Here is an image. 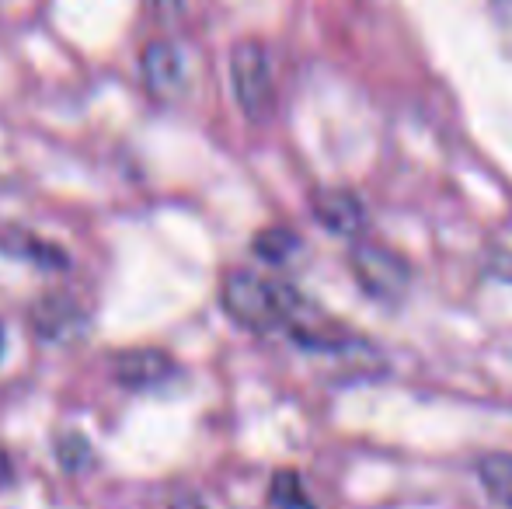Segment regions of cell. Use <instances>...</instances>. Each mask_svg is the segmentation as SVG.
Returning <instances> with one entry per match:
<instances>
[{
	"label": "cell",
	"instance_id": "4fadbf2b",
	"mask_svg": "<svg viewBox=\"0 0 512 509\" xmlns=\"http://www.w3.org/2000/svg\"><path fill=\"white\" fill-rule=\"evenodd\" d=\"M154 11H157V18H161L164 25H175V21L182 18V11H185V0H154Z\"/></svg>",
	"mask_w": 512,
	"mask_h": 509
},
{
	"label": "cell",
	"instance_id": "277c9868",
	"mask_svg": "<svg viewBox=\"0 0 512 509\" xmlns=\"http://www.w3.org/2000/svg\"><path fill=\"white\" fill-rule=\"evenodd\" d=\"M28 325L49 346H74L88 335V314L74 297L63 293H46L28 311Z\"/></svg>",
	"mask_w": 512,
	"mask_h": 509
},
{
	"label": "cell",
	"instance_id": "8fae6325",
	"mask_svg": "<svg viewBox=\"0 0 512 509\" xmlns=\"http://www.w3.org/2000/svg\"><path fill=\"white\" fill-rule=\"evenodd\" d=\"M269 503H272V509H317L314 499L307 496L297 471H279V475L272 478Z\"/></svg>",
	"mask_w": 512,
	"mask_h": 509
},
{
	"label": "cell",
	"instance_id": "52a82bcc",
	"mask_svg": "<svg viewBox=\"0 0 512 509\" xmlns=\"http://www.w3.org/2000/svg\"><path fill=\"white\" fill-rule=\"evenodd\" d=\"M112 374L122 387L143 391V387H157L168 381L175 374V360L164 349H126V353L115 356Z\"/></svg>",
	"mask_w": 512,
	"mask_h": 509
},
{
	"label": "cell",
	"instance_id": "5bb4252c",
	"mask_svg": "<svg viewBox=\"0 0 512 509\" xmlns=\"http://www.w3.org/2000/svg\"><path fill=\"white\" fill-rule=\"evenodd\" d=\"M171 509H203V503H199V499H178Z\"/></svg>",
	"mask_w": 512,
	"mask_h": 509
},
{
	"label": "cell",
	"instance_id": "ba28073f",
	"mask_svg": "<svg viewBox=\"0 0 512 509\" xmlns=\"http://www.w3.org/2000/svg\"><path fill=\"white\" fill-rule=\"evenodd\" d=\"M0 255L18 258V262L35 265V269H67V252L60 245H53V241L39 238L35 231L18 224L0 227Z\"/></svg>",
	"mask_w": 512,
	"mask_h": 509
},
{
	"label": "cell",
	"instance_id": "30bf717a",
	"mask_svg": "<svg viewBox=\"0 0 512 509\" xmlns=\"http://www.w3.org/2000/svg\"><path fill=\"white\" fill-rule=\"evenodd\" d=\"M251 248H255V255L262 258V262L286 265L293 255L300 252V238L293 231H286V227H265V231L255 234Z\"/></svg>",
	"mask_w": 512,
	"mask_h": 509
},
{
	"label": "cell",
	"instance_id": "7c38bea8",
	"mask_svg": "<svg viewBox=\"0 0 512 509\" xmlns=\"http://www.w3.org/2000/svg\"><path fill=\"white\" fill-rule=\"evenodd\" d=\"M56 457H60L63 468L77 471V468H84V464L91 461V443L84 440V436H77V433H67L60 443H56Z\"/></svg>",
	"mask_w": 512,
	"mask_h": 509
},
{
	"label": "cell",
	"instance_id": "6da1fadb",
	"mask_svg": "<svg viewBox=\"0 0 512 509\" xmlns=\"http://www.w3.org/2000/svg\"><path fill=\"white\" fill-rule=\"evenodd\" d=\"M220 304L230 318L248 332H276V328H297L307 314V300L290 283L255 276L248 269H237L223 279Z\"/></svg>",
	"mask_w": 512,
	"mask_h": 509
},
{
	"label": "cell",
	"instance_id": "3957f363",
	"mask_svg": "<svg viewBox=\"0 0 512 509\" xmlns=\"http://www.w3.org/2000/svg\"><path fill=\"white\" fill-rule=\"evenodd\" d=\"M349 265L356 272V283L370 293L373 300H384V304H398L408 293L411 272L405 258L394 255L391 248L380 245H356L349 252Z\"/></svg>",
	"mask_w": 512,
	"mask_h": 509
},
{
	"label": "cell",
	"instance_id": "5b68a950",
	"mask_svg": "<svg viewBox=\"0 0 512 509\" xmlns=\"http://www.w3.org/2000/svg\"><path fill=\"white\" fill-rule=\"evenodd\" d=\"M140 77H143V88H147L157 102H175V98L185 91L182 53L164 39L147 42L140 53Z\"/></svg>",
	"mask_w": 512,
	"mask_h": 509
},
{
	"label": "cell",
	"instance_id": "9c48e42d",
	"mask_svg": "<svg viewBox=\"0 0 512 509\" xmlns=\"http://www.w3.org/2000/svg\"><path fill=\"white\" fill-rule=\"evenodd\" d=\"M478 478L492 503L502 509H512V454H488L478 464Z\"/></svg>",
	"mask_w": 512,
	"mask_h": 509
},
{
	"label": "cell",
	"instance_id": "7a4b0ae2",
	"mask_svg": "<svg viewBox=\"0 0 512 509\" xmlns=\"http://www.w3.org/2000/svg\"><path fill=\"white\" fill-rule=\"evenodd\" d=\"M230 81L234 98L251 123H265L276 109V77H272L269 49L258 39H241L230 53Z\"/></svg>",
	"mask_w": 512,
	"mask_h": 509
},
{
	"label": "cell",
	"instance_id": "8992f818",
	"mask_svg": "<svg viewBox=\"0 0 512 509\" xmlns=\"http://www.w3.org/2000/svg\"><path fill=\"white\" fill-rule=\"evenodd\" d=\"M314 217L338 238H359L366 231V206L349 189H324L314 196Z\"/></svg>",
	"mask_w": 512,
	"mask_h": 509
},
{
	"label": "cell",
	"instance_id": "9a60e30c",
	"mask_svg": "<svg viewBox=\"0 0 512 509\" xmlns=\"http://www.w3.org/2000/svg\"><path fill=\"white\" fill-rule=\"evenodd\" d=\"M7 468H11V461H7V454H4V450H0V482H4V478H7Z\"/></svg>",
	"mask_w": 512,
	"mask_h": 509
}]
</instances>
